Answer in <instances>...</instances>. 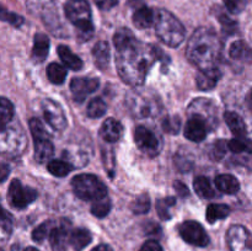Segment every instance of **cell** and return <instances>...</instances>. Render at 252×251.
Masks as SVG:
<instances>
[{
  "label": "cell",
  "instance_id": "1",
  "mask_svg": "<svg viewBox=\"0 0 252 251\" xmlns=\"http://www.w3.org/2000/svg\"><path fill=\"white\" fill-rule=\"evenodd\" d=\"M116 66L121 79L130 86L144 84L150 68L157 61H164L165 53L153 44L138 41L129 29H120L113 36Z\"/></svg>",
  "mask_w": 252,
  "mask_h": 251
},
{
  "label": "cell",
  "instance_id": "2",
  "mask_svg": "<svg viewBox=\"0 0 252 251\" xmlns=\"http://www.w3.org/2000/svg\"><path fill=\"white\" fill-rule=\"evenodd\" d=\"M223 43L220 37L211 27H199L189 38L186 48L189 61L199 70L218 68L220 62Z\"/></svg>",
  "mask_w": 252,
  "mask_h": 251
},
{
  "label": "cell",
  "instance_id": "3",
  "mask_svg": "<svg viewBox=\"0 0 252 251\" xmlns=\"http://www.w3.org/2000/svg\"><path fill=\"white\" fill-rule=\"evenodd\" d=\"M154 27L157 36L169 47H179L184 42L186 30L179 19L165 9H158L154 12Z\"/></svg>",
  "mask_w": 252,
  "mask_h": 251
},
{
  "label": "cell",
  "instance_id": "4",
  "mask_svg": "<svg viewBox=\"0 0 252 251\" xmlns=\"http://www.w3.org/2000/svg\"><path fill=\"white\" fill-rule=\"evenodd\" d=\"M65 16L76 29L81 36L90 38L94 33L93 14L91 7L86 0H69L64 5Z\"/></svg>",
  "mask_w": 252,
  "mask_h": 251
},
{
  "label": "cell",
  "instance_id": "5",
  "mask_svg": "<svg viewBox=\"0 0 252 251\" xmlns=\"http://www.w3.org/2000/svg\"><path fill=\"white\" fill-rule=\"evenodd\" d=\"M71 188L76 197L84 201H97L107 194L105 184L91 174H81L71 180Z\"/></svg>",
  "mask_w": 252,
  "mask_h": 251
},
{
  "label": "cell",
  "instance_id": "6",
  "mask_svg": "<svg viewBox=\"0 0 252 251\" xmlns=\"http://www.w3.org/2000/svg\"><path fill=\"white\" fill-rule=\"evenodd\" d=\"M27 9L33 15H37L42 19L44 25H47L51 31L58 33L61 29V20H59L57 2L54 0H27Z\"/></svg>",
  "mask_w": 252,
  "mask_h": 251
},
{
  "label": "cell",
  "instance_id": "7",
  "mask_svg": "<svg viewBox=\"0 0 252 251\" xmlns=\"http://www.w3.org/2000/svg\"><path fill=\"white\" fill-rule=\"evenodd\" d=\"M189 117H197L203 121L208 130L216 127L217 123H218L216 105L207 98L194 100L189 107Z\"/></svg>",
  "mask_w": 252,
  "mask_h": 251
},
{
  "label": "cell",
  "instance_id": "8",
  "mask_svg": "<svg viewBox=\"0 0 252 251\" xmlns=\"http://www.w3.org/2000/svg\"><path fill=\"white\" fill-rule=\"evenodd\" d=\"M179 233L186 243L191 245L204 248L209 244V236L203 226L194 220L184 221L179 225Z\"/></svg>",
  "mask_w": 252,
  "mask_h": 251
},
{
  "label": "cell",
  "instance_id": "9",
  "mask_svg": "<svg viewBox=\"0 0 252 251\" xmlns=\"http://www.w3.org/2000/svg\"><path fill=\"white\" fill-rule=\"evenodd\" d=\"M37 198V191L31 187H24L19 180H12L9 187V201L12 207L24 209Z\"/></svg>",
  "mask_w": 252,
  "mask_h": 251
},
{
  "label": "cell",
  "instance_id": "10",
  "mask_svg": "<svg viewBox=\"0 0 252 251\" xmlns=\"http://www.w3.org/2000/svg\"><path fill=\"white\" fill-rule=\"evenodd\" d=\"M226 243L230 251H252L251 235L243 225H233L229 228Z\"/></svg>",
  "mask_w": 252,
  "mask_h": 251
},
{
  "label": "cell",
  "instance_id": "11",
  "mask_svg": "<svg viewBox=\"0 0 252 251\" xmlns=\"http://www.w3.org/2000/svg\"><path fill=\"white\" fill-rule=\"evenodd\" d=\"M134 140L138 148L148 155H157L160 152V148H161L157 135L144 126H138L135 128Z\"/></svg>",
  "mask_w": 252,
  "mask_h": 251
},
{
  "label": "cell",
  "instance_id": "12",
  "mask_svg": "<svg viewBox=\"0 0 252 251\" xmlns=\"http://www.w3.org/2000/svg\"><path fill=\"white\" fill-rule=\"evenodd\" d=\"M42 111L46 122L56 130H63L66 127V118L63 110L56 101L46 98L42 101Z\"/></svg>",
  "mask_w": 252,
  "mask_h": 251
},
{
  "label": "cell",
  "instance_id": "13",
  "mask_svg": "<svg viewBox=\"0 0 252 251\" xmlns=\"http://www.w3.org/2000/svg\"><path fill=\"white\" fill-rule=\"evenodd\" d=\"M100 81L95 78H74L70 81V90L73 93L74 100L83 102L89 94L97 90Z\"/></svg>",
  "mask_w": 252,
  "mask_h": 251
},
{
  "label": "cell",
  "instance_id": "14",
  "mask_svg": "<svg viewBox=\"0 0 252 251\" xmlns=\"http://www.w3.org/2000/svg\"><path fill=\"white\" fill-rule=\"evenodd\" d=\"M128 107L130 108L133 113V117L137 118H147L155 117V102L150 98L145 97L142 94H135L132 98Z\"/></svg>",
  "mask_w": 252,
  "mask_h": 251
},
{
  "label": "cell",
  "instance_id": "15",
  "mask_svg": "<svg viewBox=\"0 0 252 251\" xmlns=\"http://www.w3.org/2000/svg\"><path fill=\"white\" fill-rule=\"evenodd\" d=\"M70 224L65 220L59 226L52 228L49 231V243L53 251H66L69 244V238H70Z\"/></svg>",
  "mask_w": 252,
  "mask_h": 251
},
{
  "label": "cell",
  "instance_id": "16",
  "mask_svg": "<svg viewBox=\"0 0 252 251\" xmlns=\"http://www.w3.org/2000/svg\"><path fill=\"white\" fill-rule=\"evenodd\" d=\"M185 137L187 139L192 140V142L199 143L206 138L207 133H208V128H207L206 123L202 120L197 117H189L187 121L186 126H185Z\"/></svg>",
  "mask_w": 252,
  "mask_h": 251
},
{
  "label": "cell",
  "instance_id": "17",
  "mask_svg": "<svg viewBox=\"0 0 252 251\" xmlns=\"http://www.w3.org/2000/svg\"><path fill=\"white\" fill-rule=\"evenodd\" d=\"M123 134V126L115 118H107L100 128V135L105 142L116 143Z\"/></svg>",
  "mask_w": 252,
  "mask_h": 251
},
{
  "label": "cell",
  "instance_id": "18",
  "mask_svg": "<svg viewBox=\"0 0 252 251\" xmlns=\"http://www.w3.org/2000/svg\"><path fill=\"white\" fill-rule=\"evenodd\" d=\"M221 78V71L219 68L208 69V70H199L197 74L196 83L199 90L208 91L216 88L218 81Z\"/></svg>",
  "mask_w": 252,
  "mask_h": 251
},
{
  "label": "cell",
  "instance_id": "19",
  "mask_svg": "<svg viewBox=\"0 0 252 251\" xmlns=\"http://www.w3.org/2000/svg\"><path fill=\"white\" fill-rule=\"evenodd\" d=\"M49 52V38L44 33H36L33 37V48H32V59L36 63L46 61Z\"/></svg>",
  "mask_w": 252,
  "mask_h": 251
},
{
  "label": "cell",
  "instance_id": "20",
  "mask_svg": "<svg viewBox=\"0 0 252 251\" xmlns=\"http://www.w3.org/2000/svg\"><path fill=\"white\" fill-rule=\"evenodd\" d=\"M54 152L49 137L37 138L34 139V159L38 162H46L52 157Z\"/></svg>",
  "mask_w": 252,
  "mask_h": 251
},
{
  "label": "cell",
  "instance_id": "21",
  "mask_svg": "<svg viewBox=\"0 0 252 251\" xmlns=\"http://www.w3.org/2000/svg\"><path fill=\"white\" fill-rule=\"evenodd\" d=\"M133 24L137 29H149L154 24V11L150 7L142 5L133 14Z\"/></svg>",
  "mask_w": 252,
  "mask_h": 251
},
{
  "label": "cell",
  "instance_id": "22",
  "mask_svg": "<svg viewBox=\"0 0 252 251\" xmlns=\"http://www.w3.org/2000/svg\"><path fill=\"white\" fill-rule=\"evenodd\" d=\"M93 56H94V62H95L96 65L98 66V69L103 70L108 66L111 59V52H110V46H108L107 42L100 41L95 44V47L93 48Z\"/></svg>",
  "mask_w": 252,
  "mask_h": 251
},
{
  "label": "cell",
  "instance_id": "23",
  "mask_svg": "<svg viewBox=\"0 0 252 251\" xmlns=\"http://www.w3.org/2000/svg\"><path fill=\"white\" fill-rule=\"evenodd\" d=\"M224 120H225L229 129H230L236 137L241 138V139H243V138H246V135H248V129H246L245 122H244V120L238 115V113L228 111V112H225V115H224Z\"/></svg>",
  "mask_w": 252,
  "mask_h": 251
},
{
  "label": "cell",
  "instance_id": "24",
  "mask_svg": "<svg viewBox=\"0 0 252 251\" xmlns=\"http://www.w3.org/2000/svg\"><path fill=\"white\" fill-rule=\"evenodd\" d=\"M216 185L219 191L226 194H235L240 189V184L233 175L223 174L216 177Z\"/></svg>",
  "mask_w": 252,
  "mask_h": 251
},
{
  "label": "cell",
  "instance_id": "25",
  "mask_svg": "<svg viewBox=\"0 0 252 251\" xmlns=\"http://www.w3.org/2000/svg\"><path fill=\"white\" fill-rule=\"evenodd\" d=\"M91 240H93V235L88 229L78 228L71 231L69 244L73 246L75 251H81L91 243Z\"/></svg>",
  "mask_w": 252,
  "mask_h": 251
},
{
  "label": "cell",
  "instance_id": "26",
  "mask_svg": "<svg viewBox=\"0 0 252 251\" xmlns=\"http://www.w3.org/2000/svg\"><path fill=\"white\" fill-rule=\"evenodd\" d=\"M58 56L66 68L71 69V70H80L83 68V61L76 54H74L66 46L61 44L58 47Z\"/></svg>",
  "mask_w": 252,
  "mask_h": 251
},
{
  "label": "cell",
  "instance_id": "27",
  "mask_svg": "<svg viewBox=\"0 0 252 251\" xmlns=\"http://www.w3.org/2000/svg\"><path fill=\"white\" fill-rule=\"evenodd\" d=\"M193 188L196 193L198 194L201 198L211 199L216 197V191L212 187L211 181L204 176H198L194 179L193 181Z\"/></svg>",
  "mask_w": 252,
  "mask_h": 251
},
{
  "label": "cell",
  "instance_id": "28",
  "mask_svg": "<svg viewBox=\"0 0 252 251\" xmlns=\"http://www.w3.org/2000/svg\"><path fill=\"white\" fill-rule=\"evenodd\" d=\"M230 214V207L221 203L209 204L207 208V220L208 223L213 224L219 219H224Z\"/></svg>",
  "mask_w": 252,
  "mask_h": 251
},
{
  "label": "cell",
  "instance_id": "29",
  "mask_svg": "<svg viewBox=\"0 0 252 251\" xmlns=\"http://www.w3.org/2000/svg\"><path fill=\"white\" fill-rule=\"evenodd\" d=\"M47 75H48L51 83L56 84V85H62L65 81L66 69L65 66L58 63H51L47 68Z\"/></svg>",
  "mask_w": 252,
  "mask_h": 251
},
{
  "label": "cell",
  "instance_id": "30",
  "mask_svg": "<svg viewBox=\"0 0 252 251\" xmlns=\"http://www.w3.org/2000/svg\"><path fill=\"white\" fill-rule=\"evenodd\" d=\"M73 165L65 160H52L48 164V171L57 177L66 176L69 172L73 171Z\"/></svg>",
  "mask_w": 252,
  "mask_h": 251
},
{
  "label": "cell",
  "instance_id": "31",
  "mask_svg": "<svg viewBox=\"0 0 252 251\" xmlns=\"http://www.w3.org/2000/svg\"><path fill=\"white\" fill-rule=\"evenodd\" d=\"M107 111V106H106L105 101L100 97H95L90 101L86 108V113L90 118H100Z\"/></svg>",
  "mask_w": 252,
  "mask_h": 251
},
{
  "label": "cell",
  "instance_id": "32",
  "mask_svg": "<svg viewBox=\"0 0 252 251\" xmlns=\"http://www.w3.org/2000/svg\"><path fill=\"white\" fill-rule=\"evenodd\" d=\"M14 105L7 98L0 97V125H9L14 120Z\"/></svg>",
  "mask_w": 252,
  "mask_h": 251
},
{
  "label": "cell",
  "instance_id": "33",
  "mask_svg": "<svg viewBox=\"0 0 252 251\" xmlns=\"http://www.w3.org/2000/svg\"><path fill=\"white\" fill-rule=\"evenodd\" d=\"M230 57L235 61H245L250 57V48L244 41H236L230 47Z\"/></svg>",
  "mask_w": 252,
  "mask_h": 251
},
{
  "label": "cell",
  "instance_id": "34",
  "mask_svg": "<svg viewBox=\"0 0 252 251\" xmlns=\"http://www.w3.org/2000/svg\"><path fill=\"white\" fill-rule=\"evenodd\" d=\"M150 206H152L150 197L148 196L147 193H143L134 199L130 209H132V212L135 214V216H140V214L148 213L150 209Z\"/></svg>",
  "mask_w": 252,
  "mask_h": 251
},
{
  "label": "cell",
  "instance_id": "35",
  "mask_svg": "<svg viewBox=\"0 0 252 251\" xmlns=\"http://www.w3.org/2000/svg\"><path fill=\"white\" fill-rule=\"evenodd\" d=\"M176 203V199L174 197H166V198L158 199L157 201V212L159 214V217L164 220H169L171 218V214H170V208L175 206Z\"/></svg>",
  "mask_w": 252,
  "mask_h": 251
},
{
  "label": "cell",
  "instance_id": "36",
  "mask_svg": "<svg viewBox=\"0 0 252 251\" xmlns=\"http://www.w3.org/2000/svg\"><path fill=\"white\" fill-rule=\"evenodd\" d=\"M111 211V201L107 197L94 201V204L91 206V213L96 217V218H105Z\"/></svg>",
  "mask_w": 252,
  "mask_h": 251
},
{
  "label": "cell",
  "instance_id": "37",
  "mask_svg": "<svg viewBox=\"0 0 252 251\" xmlns=\"http://www.w3.org/2000/svg\"><path fill=\"white\" fill-rule=\"evenodd\" d=\"M0 20L5 22H9L10 25H12V26L15 27H20L24 24V17L9 11V10L5 6H2L1 4H0Z\"/></svg>",
  "mask_w": 252,
  "mask_h": 251
},
{
  "label": "cell",
  "instance_id": "38",
  "mask_svg": "<svg viewBox=\"0 0 252 251\" xmlns=\"http://www.w3.org/2000/svg\"><path fill=\"white\" fill-rule=\"evenodd\" d=\"M162 129L170 134H177L181 129V120L179 116H170L162 120Z\"/></svg>",
  "mask_w": 252,
  "mask_h": 251
},
{
  "label": "cell",
  "instance_id": "39",
  "mask_svg": "<svg viewBox=\"0 0 252 251\" xmlns=\"http://www.w3.org/2000/svg\"><path fill=\"white\" fill-rule=\"evenodd\" d=\"M51 224L52 221H44L41 225L37 226L32 231V240L36 241V243H42L46 239V236L49 234V231H51Z\"/></svg>",
  "mask_w": 252,
  "mask_h": 251
},
{
  "label": "cell",
  "instance_id": "40",
  "mask_svg": "<svg viewBox=\"0 0 252 251\" xmlns=\"http://www.w3.org/2000/svg\"><path fill=\"white\" fill-rule=\"evenodd\" d=\"M30 125V130H31V134L33 137V139H37V138H44L48 137V133L44 129L43 125L39 120L37 118H31L29 122Z\"/></svg>",
  "mask_w": 252,
  "mask_h": 251
},
{
  "label": "cell",
  "instance_id": "41",
  "mask_svg": "<svg viewBox=\"0 0 252 251\" xmlns=\"http://www.w3.org/2000/svg\"><path fill=\"white\" fill-rule=\"evenodd\" d=\"M225 4L226 9L231 12V14H240L246 6L248 0H223Z\"/></svg>",
  "mask_w": 252,
  "mask_h": 251
},
{
  "label": "cell",
  "instance_id": "42",
  "mask_svg": "<svg viewBox=\"0 0 252 251\" xmlns=\"http://www.w3.org/2000/svg\"><path fill=\"white\" fill-rule=\"evenodd\" d=\"M226 148H228L230 152H233L234 154H241L245 150L249 149V145L244 142L241 138H238V139H233L230 142L226 143Z\"/></svg>",
  "mask_w": 252,
  "mask_h": 251
},
{
  "label": "cell",
  "instance_id": "43",
  "mask_svg": "<svg viewBox=\"0 0 252 251\" xmlns=\"http://www.w3.org/2000/svg\"><path fill=\"white\" fill-rule=\"evenodd\" d=\"M225 152H226V142H224V140H217V142L213 144V147H212L211 155L213 159L220 160L221 157L225 155Z\"/></svg>",
  "mask_w": 252,
  "mask_h": 251
},
{
  "label": "cell",
  "instance_id": "44",
  "mask_svg": "<svg viewBox=\"0 0 252 251\" xmlns=\"http://www.w3.org/2000/svg\"><path fill=\"white\" fill-rule=\"evenodd\" d=\"M0 226L2 228V230L10 233L12 229V218L1 206H0Z\"/></svg>",
  "mask_w": 252,
  "mask_h": 251
},
{
  "label": "cell",
  "instance_id": "45",
  "mask_svg": "<svg viewBox=\"0 0 252 251\" xmlns=\"http://www.w3.org/2000/svg\"><path fill=\"white\" fill-rule=\"evenodd\" d=\"M175 164H176V167L182 172H187L193 167V162L189 159H187V157H182V155L177 154L175 157Z\"/></svg>",
  "mask_w": 252,
  "mask_h": 251
},
{
  "label": "cell",
  "instance_id": "46",
  "mask_svg": "<svg viewBox=\"0 0 252 251\" xmlns=\"http://www.w3.org/2000/svg\"><path fill=\"white\" fill-rule=\"evenodd\" d=\"M218 20L225 31L233 32L236 30V26H238V25H236V22L234 21V20H231L230 17H229L228 15L224 14V12H220V14L218 15Z\"/></svg>",
  "mask_w": 252,
  "mask_h": 251
},
{
  "label": "cell",
  "instance_id": "47",
  "mask_svg": "<svg viewBox=\"0 0 252 251\" xmlns=\"http://www.w3.org/2000/svg\"><path fill=\"white\" fill-rule=\"evenodd\" d=\"M139 251H164L162 250L161 245L155 240H148L143 244Z\"/></svg>",
  "mask_w": 252,
  "mask_h": 251
},
{
  "label": "cell",
  "instance_id": "48",
  "mask_svg": "<svg viewBox=\"0 0 252 251\" xmlns=\"http://www.w3.org/2000/svg\"><path fill=\"white\" fill-rule=\"evenodd\" d=\"M95 4L97 5L98 9L107 11L118 4V0H95Z\"/></svg>",
  "mask_w": 252,
  "mask_h": 251
},
{
  "label": "cell",
  "instance_id": "49",
  "mask_svg": "<svg viewBox=\"0 0 252 251\" xmlns=\"http://www.w3.org/2000/svg\"><path fill=\"white\" fill-rule=\"evenodd\" d=\"M174 188L176 189L177 194L181 197H189V189L187 188L186 185L184 184V182L179 181V180H176V181L174 182Z\"/></svg>",
  "mask_w": 252,
  "mask_h": 251
},
{
  "label": "cell",
  "instance_id": "50",
  "mask_svg": "<svg viewBox=\"0 0 252 251\" xmlns=\"http://www.w3.org/2000/svg\"><path fill=\"white\" fill-rule=\"evenodd\" d=\"M10 171H11V169H10V165L5 164V162L0 164V184H1V182H4L5 180L9 177Z\"/></svg>",
  "mask_w": 252,
  "mask_h": 251
},
{
  "label": "cell",
  "instance_id": "51",
  "mask_svg": "<svg viewBox=\"0 0 252 251\" xmlns=\"http://www.w3.org/2000/svg\"><path fill=\"white\" fill-rule=\"evenodd\" d=\"M148 226H150V230H145L147 235H159L160 226L157 223H148Z\"/></svg>",
  "mask_w": 252,
  "mask_h": 251
},
{
  "label": "cell",
  "instance_id": "52",
  "mask_svg": "<svg viewBox=\"0 0 252 251\" xmlns=\"http://www.w3.org/2000/svg\"><path fill=\"white\" fill-rule=\"evenodd\" d=\"M91 251H113V249L110 245H107V244H100V245H97Z\"/></svg>",
  "mask_w": 252,
  "mask_h": 251
},
{
  "label": "cell",
  "instance_id": "53",
  "mask_svg": "<svg viewBox=\"0 0 252 251\" xmlns=\"http://www.w3.org/2000/svg\"><path fill=\"white\" fill-rule=\"evenodd\" d=\"M24 251H38L36 248H32V246H29V248L25 249Z\"/></svg>",
  "mask_w": 252,
  "mask_h": 251
}]
</instances>
